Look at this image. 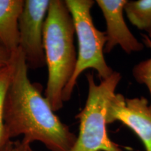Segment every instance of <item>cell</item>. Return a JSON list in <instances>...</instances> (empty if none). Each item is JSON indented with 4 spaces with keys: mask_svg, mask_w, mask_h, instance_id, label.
<instances>
[{
    "mask_svg": "<svg viewBox=\"0 0 151 151\" xmlns=\"http://www.w3.org/2000/svg\"><path fill=\"white\" fill-rule=\"evenodd\" d=\"M11 65L4 103L2 140L23 135L29 143L39 141L50 151H70L77 137L55 114L42 96L40 85L31 83L27 62L19 48L12 55Z\"/></svg>",
    "mask_w": 151,
    "mask_h": 151,
    "instance_id": "obj_1",
    "label": "cell"
},
{
    "mask_svg": "<svg viewBox=\"0 0 151 151\" xmlns=\"http://www.w3.org/2000/svg\"><path fill=\"white\" fill-rule=\"evenodd\" d=\"M74 24L63 0H50L43 29V49L48 67L45 97L54 112L63 107L62 93L77 62Z\"/></svg>",
    "mask_w": 151,
    "mask_h": 151,
    "instance_id": "obj_2",
    "label": "cell"
},
{
    "mask_svg": "<svg viewBox=\"0 0 151 151\" xmlns=\"http://www.w3.org/2000/svg\"><path fill=\"white\" fill-rule=\"evenodd\" d=\"M88 97L84 108L76 115L79 134L70 151H123L111 141L107 132V104L121 80V74L113 71L108 78L97 84L92 73L86 75Z\"/></svg>",
    "mask_w": 151,
    "mask_h": 151,
    "instance_id": "obj_3",
    "label": "cell"
},
{
    "mask_svg": "<svg viewBox=\"0 0 151 151\" xmlns=\"http://www.w3.org/2000/svg\"><path fill=\"white\" fill-rule=\"evenodd\" d=\"M94 2L92 0H65L74 24L78 52L75 71L62 93L64 102L71 99L79 76L87 69L96 70L100 81L108 78L114 71L107 65L104 55L106 32L98 29L92 20L91 9Z\"/></svg>",
    "mask_w": 151,
    "mask_h": 151,
    "instance_id": "obj_4",
    "label": "cell"
},
{
    "mask_svg": "<svg viewBox=\"0 0 151 151\" xmlns=\"http://www.w3.org/2000/svg\"><path fill=\"white\" fill-rule=\"evenodd\" d=\"M50 3V0H25L19 16V49L31 69L46 65L43 29Z\"/></svg>",
    "mask_w": 151,
    "mask_h": 151,
    "instance_id": "obj_5",
    "label": "cell"
},
{
    "mask_svg": "<svg viewBox=\"0 0 151 151\" xmlns=\"http://www.w3.org/2000/svg\"><path fill=\"white\" fill-rule=\"evenodd\" d=\"M107 124H124L141 139L146 151H151V106L146 98H125L115 93L109 99L106 113Z\"/></svg>",
    "mask_w": 151,
    "mask_h": 151,
    "instance_id": "obj_6",
    "label": "cell"
},
{
    "mask_svg": "<svg viewBox=\"0 0 151 151\" xmlns=\"http://www.w3.org/2000/svg\"><path fill=\"white\" fill-rule=\"evenodd\" d=\"M127 0H97L95 1L102 12L106 24L104 53H110L116 46H120L128 55L144 49L131 32L124 19V7Z\"/></svg>",
    "mask_w": 151,
    "mask_h": 151,
    "instance_id": "obj_7",
    "label": "cell"
},
{
    "mask_svg": "<svg viewBox=\"0 0 151 151\" xmlns=\"http://www.w3.org/2000/svg\"><path fill=\"white\" fill-rule=\"evenodd\" d=\"M24 1L0 0V46L11 54L19 48L18 19Z\"/></svg>",
    "mask_w": 151,
    "mask_h": 151,
    "instance_id": "obj_8",
    "label": "cell"
},
{
    "mask_svg": "<svg viewBox=\"0 0 151 151\" xmlns=\"http://www.w3.org/2000/svg\"><path fill=\"white\" fill-rule=\"evenodd\" d=\"M124 11L134 26L147 33L151 31V0L127 1Z\"/></svg>",
    "mask_w": 151,
    "mask_h": 151,
    "instance_id": "obj_9",
    "label": "cell"
},
{
    "mask_svg": "<svg viewBox=\"0 0 151 151\" xmlns=\"http://www.w3.org/2000/svg\"><path fill=\"white\" fill-rule=\"evenodd\" d=\"M141 36L143 45L151 50V31L142 34ZM132 74L137 83L145 85L148 88L151 97V58L136 65L132 69Z\"/></svg>",
    "mask_w": 151,
    "mask_h": 151,
    "instance_id": "obj_10",
    "label": "cell"
},
{
    "mask_svg": "<svg viewBox=\"0 0 151 151\" xmlns=\"http://www.w3.org/2000/svg\"><path fill=\"white\" fill-rule=\"evenodd\" d=\"M11 73H12V65L11 60V62L9 65L0 67V145L3 136L4 103L7 89L10 83Z\"/></svg>",
    "mask_w": 151,
    "mask_h": 151,
    "instance_id": "obj_11",
    "label": "cell"
},
{
    "mask_svg": "<svg viewBox=\"0 0 151 151\" xmlns=\"http://www.w3.org/2000/svg\"><path fill=\"white\" fill-rule=\"evenodd\" d=\"M12 54L0 46V67L9 65L11 62Z\"/></svg>",
    "mask_w": 151,
    "mask_h": 151,
    "instance_id": "obj_12",
    "label": "cell"
},
{
    "mask_svg": "<svg viewBox=\"0 0 151 151\" xmlns=\"http://www.w3.org/2000/svg\"><path fill=\"white\" fill-rule=\"evenodd\" d=\"M30 143L22 139V141H16L14 142L13 151H28Z\"/></svg>",
    "mask_w": 151,
    "mask_h": 151,
    "instance_id": "obj_13",
    "label": "cell"
},
{
    "mask_svg": "<svg viewBox=\"0 0 151 151\" xmlns=\"http://www.w3.org/2000/svg\"><path fill=\"white\" fill-rule=\"evenodd\" d=\"M14 148V141H1L0 145V151H13Z\"/></svg>",
    "mask_w": 151,
    "mask_h": 151,
    "instance_id": "obj_14",
    "label": "cell"
},
{
    "mask_svg": "<svg viewBox=\"0 0 151 151\" xmlns=\"http://www.w3.org/2000/svg\"><path fill=\"white\" fill-rule=\"evenodd\" d=\"M28 151H34V150H32V148H31V147H30V146H29V149H28Z\"/></svg>",
    "mask_w": 151,
    "mask_h": 151,
    "instance_id": "obj_15",
    "label": "cell"
}]
</instances>
